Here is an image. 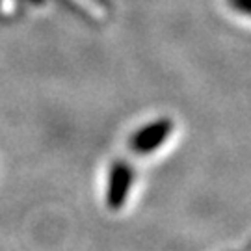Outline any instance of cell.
<instances>
[{
	"label": "cell",
	"instance_id": "cell-2",
	"mask_svg": "<svg viewBox=\"0 0 251 251\" xmlns=\"http://www.w3.org/2000/svg\"><path fill=\"white\" fill-rule=\"evenodd\" d=\"M173 130V123L170 119H160L154 121L152 125H147L144 128H140L134 136H132V149L138 154H149L154 149H158L166 138L170 136V132Z\"/></svg>",
	"mask_w": 251,
	"mask_h": 251
},
{
	"label": "cell",
	"instance_id": "cell-1",
	"mask_svg": "<svg viewBox=\"0 0 251 251\" xmlns=\"http://www.w3.org/2000/svg\"><path fill=\"white\" fill-rule=\"evenodd\" d=\"M132 184V170L126 162L119 160L112 166L110 179H108V192H106V203L112 210L121 208L126 201L128 190Z\"/></svg>",
	"mask_w": 251,
	"mask_h": 251
}]
</instances>
